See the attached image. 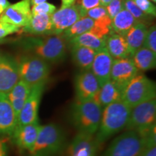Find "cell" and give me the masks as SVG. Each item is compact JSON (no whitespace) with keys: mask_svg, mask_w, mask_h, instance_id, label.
Masks as SVG:
<instances>
[{"mask_svg":"<svg viewBox=\"0 0 156 156\" xmlns=\"http://www.w3.org/2000/svg\"><path fill=\"white\" fill-rule=\"evenodd\" d=\"M45 2H46V0H30V4L31 5L34 6L38 5V4Z\"/></svg>","mask_w":156,"mask_h":156,"instance_id":"obj_41","label":"cell"},{"mask_svg":"<svg viewBox=\"0 0 156 156\" xmlns=\"http://www.w3.org/2000/svg\"><path fill=\"white\" fill-rule=\"evenodd\" d=\"M19 80L17 60L9 55L0 54V93L7 94Z\"/></svg>","mask_w":156,"mask_h":156,"instance_id":"obj_10","label":"cell"},{"mask_svg":"<svg viewBox=\"0 0 156 156\" xmlns=\"http://www.w3.org/2000/svg\"><path fill=\"white\" fill-rule=\"evenodd\" d=\"M112 1V0H100L101 6L106 7V6L108 5V4L110 3Z\"/></svg>","mask_w":156,"mask_h":156,"instance_id":"obj_42","label":"cell"},{"mask_svg":"<svg viewBox=\"0 0 156 156\" xmlns=\"http://www.w3.org/2000/svg\"><path fill=\"white\" fill-rule=\"evenodd\" d=\"M71 52L72 58L75 65L83 70H89L98 51L85 46L73 45Z\"/></svg>","mask_w":156,"mask_h":156,"instance_id":"obj_24","label":"cell"},{"mask_svg":"<svg viewBox=\"0 0 156 156\" xmlns=\"http://www.w3.org/2000/svg\"><path fill=\"white\" fill-rule=\"evenodd\" d=\"M41 126L39 122L17 126L12 135L17 147L22 151H30L36 141Z\"/></svg>","mask_w":156,"mask_h":156,"instance_id":"obj_17","label":"cell"},{"mask_svg":"<svg viewBox=\"0 0 156 156\" xmlns=\"http://www.w3.org/2000/svg\"><path fill=\"white\" fill-rule=\"evenodd\" d=\"M8 146L7 142L0 136V156H7Z\"/></svg>","mask_w":156,"mask_h":156,"instance_id":"obj_38","label":"cell"},{"mask_svg":"<svg viewBox=\"0 0 156 156\" xmlns=\"http://www.w3.org/2000/svg\"><path fill=\"white\" fill-rule=\"evenodd\" d=\"M20 30V28L15 25L0 22V41L5 38L6 36L17 33Z\"/></svg>","mask_w":156,"mask_h":156,"instance_id":"obj_36","label":"cell"},{"mask_svg":"<svg viewBox=\"0 0 156 156\" xmlns=\"http://www.w3.org/2000/svg\"><path fill=\"white\" fill-rule=\"evenodd\" d=\"M114 58L111 56L106 48L98 51L91 65L90 71L97 78L100 87L110 80L111 71Z\"/></svg>","mask_w":156,"mask_h":156,"instance_id":"obj_18","label":"cell"},{"mask_svg":"<svg viewBox=\"0 0 156 156\" xmlns=\"http://www.w3.org/2000/svg\"><path fill=\"white\" fill-rule=\"evenodd\" d=\"M138 23H140L139 21L134 18L124 7H123L122 10L112 19V32L124 36L132 27Z\"/></svg>","mask_w":156,"mask_h":156,"instance_id":"obj_25","label":"cell"},{"mask_svg":"<svg viewBox=\"0 0 156 156\" xmlns=\"http://www.w3.org/2000/svg\"><path fill=\"white\" fill-rule=\"evenodd\" d=\"M103 108L93 100H75L69 110V120L77 132L95 135L102 116Z\"/></svg>","mask_w":156,"mask_h":156,"instance_id":"obj_2","label":"cell"},{"mask_svg":"<svg viewBox=\"0 0 156 156\" xmlns=\"http://www.w3.org/2000/svg\"><path fill=\"white\" fill-rule=\"evenodd\" d=\"M69 42L72 46L77 45L85 46L95 51H99L106 47V40L98 38L90 31L70 39Z\"/></svg>","mask_w":156,"mask_h":156,"instance_id":"obj_27","label":"cell"},{"mask_svg":"<svg viewBox=\"0 0 156 156\" xmlns=\"http://www.w3.org/2000/svg\"><path fill=\"white\" fill-rule=\"evenodd\" d=\"M131 109L122 101L111 103L103 108L100 125L95 134L99 145L125 129Z\"/></svg>","mask_w":156,"mask_h":156,"instance_id":"obj_1","label":"cell"},{"mask_svg":"<svg viewBox=\"0 0 156 156\" xmlns=\"http://www.w3.org/2000/svg\"><path fill=\"white\" fill-rule=\"evenodd\" d=\"M150 1H151L153 3H155L156 2V0H150Z\"/></svg>","mask_w":156,"mask_h":156,"instance_id":"obj_43","label":"cell"},{"mask_svg":"<svg viewBox=\"0 0 156 156\" xmlns=\"http://www.w3.org/2000/svg\"><path fill=\"white\" fill-rule=\"evenodd\" d=\"M100 85L90 69L83 70L75 78L76 100L85 101L93 100L98 93Z\"/></svg>","mask_w":156,"mask_h":156,"instance_id":"obj_12","label":"cell"},{"mask_svg":"<svg viewBox=\"0 0 156 156\" xmlns=\"http://www.w3.org/2000/svg\"><path fill=\"white\" fill-rule=\"evenodd\" d=\"M147 30V25L142 23H138L132 27L124 36L127 43L131 56L136 51L143 46Z\"/></svg>","mask_w":156,"mask_h":156,"instance_id":"obj_23","label":"cell"},{"mask_svg":"<svg viewBox=\"0 0 156 156\" xmlns=\"http://www.w3.org/2000/svg\"><path fill=\"white\" fill-rule=\"evenodd\" d=\"M143 46L156 54V27L155 25L147 28Z\"/></svg>","mask_w":156,"mask_h":156,"instance_id":"obj_32","label":"cell"},{"mask_svg":"<svg viewBox=\"0 0 156 156\" xmlns=\"http://www.w3.org/2000/svg\"><path fill=\"white\" fill-rule=\"evenodd\" d=\"M30 90L31 86L24 81L20 80L13 88L7 94L17 118L25 101L30 94Z\"/></svg>","mask_w":156,"mask_h":156,"instance_id":"obj_22","label":"cell"},{"mask_svg":"<svg viewBox=\"0 0 156 156\" xmlns=\"http://www.w3.org/2000/svg\"><path fill=\"white\" fill-rule=\"evenodd\" d=\"M46 81L31 87L30 94L26 99L18 116V125L32 124L38 122V111L44 94Z\"/></svg>","mask_w":156,"mask_h":156,"instance_id":"obj_9","label":"cell"},{"mask_svg":"<svg viewBox=\"0 0 156 156\" xmlns=\"http://www.w3.org/2000/svg\"><path fill=\"white\" fill-rule=\"evenodd\" d=\"M65 134L54 123L41 126L36 141L29 151L30 156H56L65 146Z\"/></svg>","mask_w":156,"mask_h":156,"instance_id":"obj_4","label":"cell"},{"mask_svg":"<svg viewBox=\"0 0 156 156\" xmlns=\"http://www.w3.org/2000/svg\"><path fill=\"white\" fill-rule=\"evenodd\" d=\"M156 97L155 82L142 74H138L123 89L122 101L130 108Z\"/></svg>","mask_w":156,"mask_h":156,"instance_id":"obj_6","label":"cell"},{"mask_svg":"<svg viewBox=\"0 0 156 156\" xmlns=\"http://www.w3.org/2000/svg\"><path fill=\"white\" fill-rule=\"evenodd\" d=\"M99 146L95 135L77 132L68 145L67 156H96Z\"/></svg>","mask_w":156,"mask_h":156,"instance_id":"obj_15","label":"cell"},{"mask_svg":"<svg viewBox=\"0 0 156 156\" xmlns=\"http://www.w3.org/2000/svg\"><path fill=\"white\" fill-rule=\"evenodd\" d=\"M23 31L35 36L53 35L51 15H32L28 24L23 27Z\"/></svg>","mask_w":156,"mask_h":156,"instance_id":"obj_19","label":"cell"},{"mask_svg":"<svg viewBox=\"0 0 156 156\" xmlns=\"http://www.w3.org/2000/svg\"><path fill=\"white\" fill-rule=\"evenodd\" d=\"M124 7V0H112L106 8L109 17L112 20Z\"/></svg>","mask_w":156,"mask_h":156,"instance_id":"obj_34","label":"cell"},{"mask_svg":"<svg viewBox=\"0 0 156 156\" xmlns=\"http://www.w3.org/2000/svg\"><path fill=\"white\" fill-rule=\"evenodd\" d=\"M56 10V7L53 4L45 2L34 5L31 8L32 15H52Z\"/></svg>","mask_w":156,"mask_h":156,"instance_id":"obj_31","label":"cell"},{"mask_svg":"<svg viewBox=\"0 0 156 156\" xmlns=\"http://www.w3.org/2000/svg\"><path fill=\"white\" fill-rule=\"evenodd\" d=\"M24 47L48 63L55 64L64 59L67 52L66 41L61 35L46 38L25 39Z\"/></svg>","mask_w":156,"mask_h":156,"instance_id":"obj_3","label":"cell"},{"mask_svg":"<svg viewBox=\"0 0 156 156\" xmlns=\"http://www.w3.org/2000/svg\"><path fill=\"white\" fill-rule=\"evenodd\" d=\"M30 0H21L9 6L0 15V22L8 23L18 28H23L28 24L30 17Z\"/></svg>","mask_w":156,"mask_h":156,"instance_id":"obj_11","label":"cell"},{"mask_svg":"<svg viewBox=\"0 0 156 156\" xmlns=\"http://www.w3.org/2000/svg\"><path fill=\"white\" fill-rule=\"evenodd\" d=\"M124 7L140 23L147 25V22L150 21L153 17L145 15L135 5L133 0H124Z\"/></svg>","mask_w":156,"mask_h":156,"instance_id":"obj_30","label":"cell"},{"mask_svg":"<svg viewBox=\"0 0 156 156\" xmlns=\"http://www.w3.org/2000/svg\"><path fill=\"white\" fill-rule=\"evenodd\" d=\"M122 94L119 87L110 80L100 87L93 100L103 108L111 103L122 101Z\"/></svg>","mask_w":156,"mask_h":156,"instance_id":"obj_20","label":"cell"},{"mask_svg":"<svg viewBox=\"0 0 156 156\" xmlns=\"http://www.w3.org/2000/svg\"><path fill=\"white\" fill-rule=\"evenodd\" d=\"M85 16L93 19L95 21V24L111 28L112 20L109 17L106 9L104 7L98 6L95 8L90 9L86 12Z\"/></svg>","mask_w":156,"mask_h":156,"instance_id":"obj_29","label":"cell"},{"mask_svg":"<svg viewBox=\"0 0 156 156\" xmlns=\"http://www.w3.org/2000/svg\"><path fill=\"white\" fill-rule=\"evenodd\" d=\"M138 74L139 71L134 66L131 57L114 59L110 80L122 91L126 85Z\"/></svg>","mask_w":156,"mask_h":156,"instance_id":"obj_13","label":"cell"},{"mask_svg":"<svg viewBox=\"0 0 156 156\" xmlns=\"http://www.w3.org/2000/svg\"><path fill=\"white\" fill-rule=\"evenodd\" d=\"M76 0H62V7H67L74 5Z\"/></svg>","mask_w":156,"mask_h":156,"instance_id":"obj_40","label":"cell"},{"mask_svg":"<svg viewBox=\"0 0 156 156\" xmlns=\"http://www.w3.org/2000/svg\"><path fill=\"white\" fill-rule=\"evenodd\" d=\"M9 5L10 3L8 0H0V15L2 14Z\"/></svg>","mask_w":156,"mask_h":156,"instance_id":"obj_39","label":"cell"},{"mask_svg":"<svg viewBox=\"0 0 156 156\" xmlns=\"http://www.w3.org/2000/svg\"><path fill=\"white\" fill-rule=\"evenodd\" d=\"M82 17L80 9L77 5L61 7L51 15L53 35L59 36Z\"/></svg>","mask_w":156,"mask_h":156,"instance_id":"obj_14","label":"cell"},{"mask_svg":"<svg viewBox=\"0 0 156 156\" xmlns=\"http://www.w3.org/2000/svg\"><path fill=\"white\" fill-rule=\"evenodd\" d=\"M131 58L139 72H146L156 67V54L144 46L136 51Z\"/></svg>","mask_w":156,"mask_h":156,"instance_id":"obj_26","label":"cell"},{"mask_svg":"<svg viewBox=\"0 0 156 156\" xmlns=\"http://www.w3.org/2000/svg\"><path fill=\"white\" fill-rule=\"evenodd\" d=\"M135 5L145 15L155 17L156 16V7L150 0H133Z\"/></svg>","mask_w":156,"mask_h":156,"instance_id":"obj_33","label":"cell"},{"mask_svg":"<svg viewBox=\"0 0 156 156\" xmlns=\"http://www.w3.org/2000/svg\"><path fill=\"white\" fill-rule=\"evenodd\" d=\"M82 17H85L86 12L90 9L101 6L100 0H79L78 3Z\"/></svg>","mask_w":156,"mask_h":156,"instance_id":"obj_35","label":"cell"},{"mask_svg":"<svg viewBox=\"0 0 156 156\" xmlns=\"http://www.w3.org/2000/svg\"><path fill=\"white\" fill-rule=\"evenodd\" d=\"M17 64L20 80L30 86L47 81L50 74V66L48 62L38 56H23L17 61Z\"/></svg>","mask_w":156,"mask_h":156,"instance_id":"obj_7","label":"cell"},{"mask_svg":"<svg viewBox=\"0 0 156 156\" xmlns=\"http://www.w3.org/2000/svg\"><path fill=\"white\" fill-rule=\"evenodd\" d=\"M138 156H156V145L146 146Z\"/></svg>","mask_w":156,"mask_h":156,"instance_id":"obj_37","label":"cell"},{"mask_svg":"<svg viewBox=\"0 0 156 156\" xmlns=\"http://www.w3.org/2000/svg\"><path fill=\"white\" fill-rule=\"evenodd\" d=\"M156 99L142 103L131 109L126 130L142 131L155 124Z\"/></svg>","mask_w":156,"mask_h":156,"instance_id":"obj_8","label":"cell"},{"mask_svg":"<svg viewBox=\"0 0 156 156\" xmlns=\"http://www.w3.org/2000/svg\"><path fill=\"white\" fill-rule=\"evenodd\" d=\"M106 49L114 59L131 57L124 36L111 32L106 37Z\"/></svg>","mask_w":156,"mask_h":156,"instance_id":"obj_21","label":"cell"},{"mask_svg":"<svg viewBox=\"0 0 156 156\" xmlns=\"http://www.w3.org/2000/svg\"><path fill=\"white\" fill-rule=\"evenodd\" d=\"M18 125V118L7 94L0 93V134L12 136Z\"/></svg>","mask_w":156,"mask_h":156,"instance_id":"obj_16","label":"cell"},{"mask_svg":"<svg viewBox=\"0 0 156 156\" xmlns=\"http://www.w3.org/2000/svg\"><path fill=\"white\" fill-rule=\"evenodd\" d=\"M151 126L142 131L126 130L113 140L102 156H138L147 146Z\"/></svg>","mask_w":156,"mask_h":156,"instance_id":"obj_5","label":"cell"},{"mask_svg":"<svg viewBox=\"0 0 156 156\" xmlns=\"http://www.w3.org/2000/svg\"><path fill=\"white\" fill-rule=\"evenodd\" d=\"M94 25L95 21L93 19L86 16L82 17L62 34L61 36L65 39L66 41H69L70 39L88 32L94 27Z\"/></svg>","mask_w":156,"mask_h":156,"instance_id":"obj_28","label":"cell"}]
</instances>
